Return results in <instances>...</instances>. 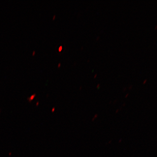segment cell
Listing matches in <instances>:
<instances>
[{"mask_svg":"<svg viewBox=\"0 0 157 157\" xmlns=\"http://www.w3.org/2000/svg\"><path fill=\"white\" fill-rule=\"evenodd\" d=\"M63 46H62V45H61V46H59V52H61L62 50H63Z\"/></svg>","mask_w":157,"mask_h":157,"instance_id":"1","label":"cell"},{"mask_svg":"<svg viewBox=\"0 0 157 157\" xmlns=\"http://www.w3.org/2000/svg\"><path fill=\"white\" fill-rule=\"evenodd\" d=\"M60 66L61 63H59L58 64V67H60Z\"/></svg>","mask_w":157,"mask_h":157,"instance_id":"2","label":"cell"},{"mask_svg":"<svg viewBox=\"0 0 157 157\" xmlns=\"http://www.w3.org/2000/svg\"><path fill=\"white\" fill-rule=\"evenodd\" d=\"M96 76H97V75H96L95 76L94 78H96Z\"/></svg>","mask_w":157,"mask_h":157,"instance_id":"5","label":"cell"},{"mask_svg":"<svg viewBox=\"0 0 157 157\" xmlns=\"http://www.w3.org/2000/svg\"><path fill=\"white\" fill-rule=\"evenodd\" d=\"M56 17V15H55L54 16H53V18H52V19L54 20L55 18Z\"/></svg>","mask_w":157,"mask_h":157,"instance_id":"4","label":"cell"},{"mask_svg":"<svg viewBox=\"0 0 157 157\" xmlns=\"http://www.w3.org/2000/svg\"><path fill=\"white\" fill-rule=\"evenodd\" d=\"M35 53H36V52H35V51H33V55H35Z\"/></svg>","mask_w":157,"mask_h":157,"instance_id":"3","label":"cell"}]
</instances>
